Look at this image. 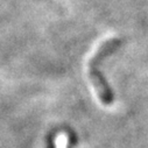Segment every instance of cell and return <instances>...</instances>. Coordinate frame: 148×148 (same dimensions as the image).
<instances>
[{"label":"cell","mask_w":148,"mask_h":148,"mask_svg":"<svg viewBox=\"0 0 148 148\" xmlns=\"http://www.w3.org/2000/svg\"><path fill=\"white\" fill-rule=\"evenodd\" d=\"M116 41L113 42H108L106 45H104L100 50L97 53V55L90 61L89 63V78L92 83V85L95 86L97 95L99 96L100 100L103 104L105 105H110L113 103V92L111 90V88L107 85L106 81L104 79V77L101 76L100 71L98 70V64L101 61V58H104L106 55H108L116 48Z\"/></svg>","instance_id":"cell-1"}]
</instances>
